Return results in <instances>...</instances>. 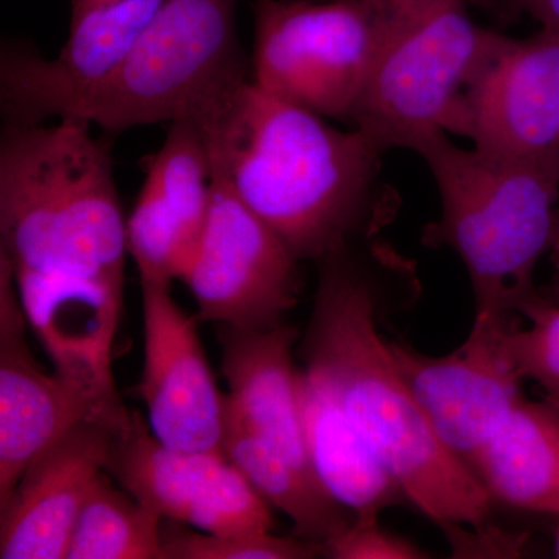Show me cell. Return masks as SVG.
<instances>
[{
    "mask_svg": "<svg viewBox=\"0 0 559 559\" xmlns=\"http://www.w3.org/2000/svg\"><path fill=\"white\" fill-rule=\"evenodd\" d=\"M213 171L285 241L297 260H323L377 238L395 216L396 191L382 178L384 151L358 128L241 80L193 120Z\"/></svg>",
    "mask_w": 559,
    "mask_h": 559,
    "instance_id": "cell-1",
    "label": "cell"
},
{
    "mask_svg": "<svg viewBox=\"0 0 559 559\" xmlns=\"http://www.w3.org/2000/svg\"><path fill=\"white\" fill-rule=\"evenodd\" d=\"M353 246L320 260L301 344L305 370L352 419L415 509L441 530L485 527L492 511L487 489L441 443L378 330L385 280L404 261L374 238L364 257Z\"/></svg>",
    "mask_w": 559,
    "mask_h": 559,
    "instance_id": "cell-2",
    "label": "cell"
},
{
    "mask_svg": "<svg viewBox=\"0 0 559 559\" xmlns=\"http://www.w3.org/2000/svg\"><path fill=\"white\" fill-rule=\"evenodd\" d=\"M0 242L13 272L123 288L127 219L112 160L86 121L10 128L0 146Z\"/></svg>",
    "mask_w": 559,
    "mask_h": 559,
    "instance_id": "cell-3",
    "label": "cell"
},
{
    "mask_svg": "<svg viewBox=\"0 0 559 559\" xmlns=\"http://www.w3.org/2000/svg\"><path fill=\"white\" fill-rule=\"evenodd\" d=\"M440 197L423 242L462 260L476 316L511 318L539 290L535 271L559 229V151L510 159L463 148L440 132L419 146Z\"/></svg>",
    "mask_w": 559,
    "mask_h": 559,
    "instance_id": "cell-4",
    "label": "cell"
},
{
    "mask_svg": "<svg viewBox=\"0 0 559 559\" xmlns=\"http://www.w3.org/2000/svg\"><path fill=\"white\" fill-rule=\"evenodd\" d=\"M238 0H165L146 31L105 79L81 92L58 119L120 132L191 120L246 79Z\"/></svg>",
    "mask_w": 559,
    "mask_h": 559,
    "instance_id": "cell-5",
    "label": "cell"
},
{
    "mask_svg": "<svg viewBox=\"0 0 559 559\" xmlns=\"http://www.w3.org/2000/svg\"><path fill=\"white\" fill-rule=\"evenodd\" d=\"M502 36L471 20L466 0L389 14L349 121L384 153L459 135L466 94Z\"/></svg>",
    "mask_w": 559,
    "mask_h": 559,
    "instance_id": "cell-6",
    "label": "cell"
},
{
    "mask_svg": "<svg viewBox=\"0 0 559 559\" xmlns=\"http://www.w3.org/2000/svg\"><path fill=\"white\" fill-rule=\"evenodd\" d=\"M388 17L371 0H255L252 81L325 119L349 121Z\"/></svg>",
    "mask_w": 559,
    "mask_h": 559,
    "instance_id": "cell-7",
    "label": "cell"
},
{
    "mask_svg": "<svg viewBox=\"0 0 559 559\" xmlns=\"http://www.w3.org/2000/svg\"><path fill=\"white\" fill-rule=\"evenodd\" d=\"M297 263L270 224L215 175L207 226L182 277L200 318L241 330L282 325L299 296Z\"/></svg>",
    "mask_w": 559,
    "mask_h": 559,
    "instance_id": "cell-8",
    "label": "cell"
},
{
    "mask_svg": "<svg viewBox=\"0 0 559 559\" xmlns=\"http://www.w3.org/2000/svg\"><path fill=\"white\" fill-rule=\"evenodd\" d=\"M114 480L162 520L212 535L272 532V507L224 451H179L162 443L139 412L116 430Z\"/></svg>",
    "mask_w": 559,
    "mask_h": 559,
    "instance_id": "cell-9",
    "label": "cell"
},
{
    "mask_svg": "<svg viewBox=\"0 0 559 559\" xmlns=\"http://www.w3.org/2000/svg\"><path fill=\"white\" fill-rule=\"evenodd\" d=\"M514 322V316H476L466 341L444 356L425 355L403 342L389 341L401 377L437 437L468 468L524 395V378L503 347V334Z\"/></svg>",
    "mask_w": 559,
    "mask_h": 559,
    "instance_id": "cell-10",
    "label": "cell"
},
{
    "mask_svg": "<svg viewBox=\"0 0 559 559\" xmlns=\"http://www.w3.org/2000/svg\"><path fill=\"white\" fill-rule=\"evenodd\" d=\"M143 369L138 385L154 436L179 451H223L224 393L198 333L197 318L170 286L142 283Z\"/></svg>",
    "mask_w": 559,
    "mask_h": 559,
    "instance_id": "cell-11",
    "label": "cell"
},
{
    "mask_svg": "<svg viewBox=\"0 0 559 559\" xmlns=\"http://www.w3.org/2000/svg\"><path fill=\"white\" fill-rule=\"evenodd\" d=\"M459 135L510 159L559 151V32L502 36L466 94Z\"/></svg>",
    "mask_w": 559,
    "mask_h": 559,
    "instance_id": "cell-12",
    "label": "cell"
},
{
    "mask_svg": "<svg viewBox=\"0 0 559 559\" xmlns=\"http://www.w3.org/2000/svg\"><path fill=\"white\" fill-rule=\"evenodd\" d=\"M9 261L0 257V506L22 474L70 429L105 414L55 371L46 373L33 356Z\"/></svg>",
    "mask_w": 559,
    "mask_h": 559,
    "instance_id": "cell-13",
    "label": "cell"
},
{
    "mask_svg": "<svg viewBox=\"0 0 559 559\" xmlns=\"http://www.w3.org/2000/svg\"><path fill=\"white\" fill-rule=\"evenodd\" d=\"M165 0H70L66 43L55 58L9 55L2 103L17 124L58 119L81 92L105 79L148 27Z\"/></svg>",
    "mask_w": 559,
    "mask_h": 559,
    "instance_id": "cell-14",
    "label": "cell"
},
{
    "mask_svg": "<svg viewBox=\"0 0 559 559\" xmlns=\"http://www.w3.org/2000/svg\"><path fill=\"white\" fill-rule=\"evenodd\" d=\"M213 183L201 128L191 120L175 121L127 219L128 253L140 282L170 286L186 275L207 226Z\"/></svg>",
    "mask_w": 559,
    "mask_h": 559,
    "instance_id": "cell-15",
    "label": "cell"
},
{
    "mask_svg": "<svg viewBox=\"0 0 559 559\" xmlns=\"http://www.w3.org/2000/svg\"><path fill=\"white\" fill-rule=\"evenodd\" d=\"M130 418L84 419L28 466L0 506V558H66L84 500L108 468L116 430Z\"/></svg>",
    "mask_w": 559,
    "mask_h": 559,
    "instance_id": "cell-16",
    "label": "cell"
},
{
    "mask_svg": "<svg viewBox=\"0 0 559 559\" xmlns=\"http://www.w3.org/2000/svg\"><path fill=\"white\" fill-rule=\"evenodd\" d=\"M13 277L28 330L55 371L105 414L127 415L130 411L121 403L112 374L123 288L31 272H13Z\"/></svg>",
    "mask_w": 559,
    "mask_h": 559,
    "instance_id": "cell-17",
    "label": "cell"
},
{
    "mask_svg": "<svg viewBox=\"0 0 559 559\" xmlns=\"http://www.w3.org/2000/svg\"><path fill=\"white\" fill-rule=\"evenodd\" d=\"M218 340L221 369L229 384L224 414L270 450L316 476L301 409V370L294 362L299 331L285 323L270 330L219 325Z\"/></svg>",
    "mask_w": 559,
    "mask_h": 559,
    "instance_id": "cell-18",
    "label": "cell"
},
{
    "mask_svg": "<svg viewBox=\"0 0 559 559\" xmlns=\"http://www.w3.org/2000/svg\"><path fill=\"white\" fill-rule=\"evenodd\" d=\"M469 469L492 503L559 520V403L522 395Z\"/></svg>",
    "mask_w": 559,
    "mask_h": 559,
    "instance_id": "cell-19",
    "label": "cell"
},
{
    "mask_svg": "<svg viewBox=\"0 0 559 559\" xmlns=\"http://www.w3.org/2000/svg\"><path fill=\"white\" fill-rule=\"evenodd\" d=\"M300 392L308 454L323 488L358 520L409 503L352 419L305 369Z\"/></svg>",
    "mask_w": 559,
    "mask_h": 559,
    "instance_id": "cell-20",
    "label": "cell"
},
{
    "mask_svg": "<svg viewBox=\"0 0 559 559\" xmlns=\"http://www.w3.org/2000/svg\"><path fill=\"white\" fill-rule=\"evenodd\" d=\"M223 451L271 507L289 518L297 538L323 546L353 521L314 474L270 450L226 414Z\"/></svg>",
    "mask_w": 559,
    "mask_h": 559,
    "instance_id": "cell-21",
    "label": "cell"
},
{
    "mask_svg": "<svg viewBox=\"0 0 559 559\" xmlns=\"http://www.w3.org/2000/svg\"><path fill=\"white\" fill-rule=\"evenodd\" d=\"M112 479L105 471L92 485L66 559H162L164 520Z\"/></svg>",
    "mask_w": 559,
    "mask_h": 559,
    "instance_id": "cell-22",
    "label": "cell"
},
{
    "mask_svg": "<svg viewBox=\"0 0 559 559\" xmlns=\"http://www.w3.org/2000/svg\"><path fill=\"white\" fill-rule=\"evenodd\" d=\"M162 524V559H310L325 557L322 544L283 538L272 532L212 535L183 527L180 522Z\"/></svg>",
    "mask_w": 559,
    "mask_h": 559,
    "instance_id": "cell-23",
    "label": "cell"
},
{
    "mask_svg": "<svg viewBox=\"0 0 559 559\" xmlns=\"http://www.w3.org/2000/svg\"><path fill=\"white\" fill-rule=\"evenodd\" d=\"M527 329L518 322L503 334L507 355L524 380L535 381L559 403V301L538 294L521 308Z\"/></svg>",
    "mask_w": 559,
    "mask_h": 559,
    "instance_id": "cell-24",
    "label": "cell"
},
{
    "mask_svg": "<svg viewBox=\"0 0 559 559\" xmlns=\"http://www.w3.org/2000/svg\"><path fill=\"white\" fill-rule=\"evenodd\" d=\"M325 557L336 559H425L428 550L382 527L380 518H353L347 527L323 544Z\"/></svg>",
    "mask_w": 559,
    "mask_h": 559,
    "instance_id": "cell-25",
    "label": "cell"
},
{
    "mask_svg": "<svg viewBox=\"0 0 559 559\" xmlns=\"http://www.w3.org/2000/svg\"><path fill=\"white\" fill-rule=\"evenodd\" d=\"M500 17L525 16L538 22L540 28L559 32V0H474Z\"/></svg>",
    "mask_w": 559,
    "mask_h": 559,
    "instance_id": "cell-26",
    "label": "cell"
},
{
    "mask_svg": "<svg viewBox=\"0 0 559 559\" xmlns=\"http://www.w3.org/2000/svg\"><path fill=\"white\" fill-rule=\"evenodd\" d=\"M378 9L399 16V14L417 13L430 9V7L441 5V3L452 2V0H371Z\"/></svg>",
    "mask_w": 559,
    "mask_h": 559,
    "instance_id": "cell-27",
    "label": "cell"
},
{
    "mask_svg": "<svg viewBox=\"0 0 559 559\" xmlns=\"http://www.w3.org/2000/svg\"><path fill=\"white\" fill-rule=\"evenodd\" d=\"M551 300L559 301V267L555 270L554 282H551L550 294L549 296Z\"/></svg>",
    "mask_w": 559,
    "mask_h": 559,
    "instance_id": "cell-28",
    "label": "cell"
},
{
    "mask_svg": "<svg viewBox=\"0 0 559 559\" xmlns=\"http://www.w3.org/2000/svg\"><path fill=\"white\" fill-rule=\"evenodd\" d=\"M551 260H554L555 270L559 267V229L557 241H555L554 250H551Z\"/></svg>",
    "mask_w": 559,
    "mask_h": 559,
    "instance_id": "cell-29",
    "label": "cell"
},
{
    "mask_svg": "<svg viewBox=\"0 0 559 559\" xmlns=\"http://www.w3.org/2000/svg\"><path fill=\"white\" fill-rule=\"evenodd\" d=\"M554 554H555V557L559 558V522L557 525V530H555V535H554Z\"/></svg>",
    "mask_w": 559,
    "mask_h": 559,
    "instance_id": "cell-30",
    "label": "cell"
}]
</instances>
